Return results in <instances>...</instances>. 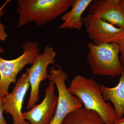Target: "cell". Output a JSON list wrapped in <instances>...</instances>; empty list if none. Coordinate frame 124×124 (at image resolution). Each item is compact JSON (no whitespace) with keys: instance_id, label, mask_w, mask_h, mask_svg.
<instances>
[{"instance_id":"obj_1","label":"cell","mask_w":124,"mask_h":124,"mask_svg":"<svg viewBox=\"0 0 124 124\" xmlns=\"http://www.w3.org/2000/svg\"><path fill=\"white\" fill-rule=\"evenodd\" d=\"M73 2V0H18V27L32 22L38 26L47 24L66 13Z\"/></svg>"},{"instance_id":"obj_2","label":"cell","mask_w":124,"mask_h":124,"mask_svg":"<svg viewBox=\"0 0 124 124\" xmlns=\"http://www.w3.org/2000/svg\"><path fill=\"white\" fill-rule=\"evenodd\" d=\"M68 88L72 94L81 101L85 108L97 112L105 124H112L117 119L114 107L104 100L99 85L93 79L78 75Z\"/></svg>"},{"instance_id":"obj_3","label":"cell","mask_w":124,"mask_h":124,"mask_svg":"<svg viewBox=\"0 0 124 124\" xmlns=\"http://www.w3.org/2000/svg\"><path fill=\"white\" fill-rule=\"evenodd\" d=\"M87 62L93 74L115 77L124 70L120 62L118 44L104 43L99 45L89 42Z\"/></svg>"},{"instance_id":"obj_4","label":"cell","mask_w":124,"mask_h":124,"mask_svg":"<svg viewBox=\"0 0 124 124\" xmlns=\"http://www.w3.org/2000/svg\"><path fill=\"white\" fill-rule=\"evenodd\" d=\"M23 53L17 58L11 60L0 57V96L8 93L11 83H16L18 73L27 64L32 65L39 54V45L36 41H28L23 45Z\"/></svg>"},{"instance_id":"obj_5","label":"cell","mask_w":124,"mask_h":124,"mask_svg":"<svg viewBox=\"0 0 124 124\" xmlns=\"http://www.w3.org/2000/svg\"><path fill=\"white\" fill-rule=\"evenodd\" d=\"M57 69L52 67L49 71L48 79L55 84L57 89L58 102L55 115L50 124H60L69 113L83 106L82 102L77 97L69 92L66 84L68 78L66 72L63 70L59 64Z\"/></svg>"},{"instance_id":"obj_6","label":"cell","mask_w":124,"mask_h":124,"mask_svg":"<svg viewBox=\"0 0 124 124\" xmlns=\"http://www.w3.org/2000/svg\"><path fill=\"white\" fill-rule=\"evenodd\" d=\"M56 55V52L52 47L46 46L44 52L38 54L31 66L26 69V72L29 74V82L31 88L27 107L28 110L35 107L39 100L40 83L48 78L47 68L49 64L55 62Z\"/></svg>"},{"instance_id":"obj_7","label":"cell","mask_w":124,"mask_h":124,"mask_svg":"<svg viewBox=\"0 0 124 124\" xmlns=\"http://www.w3.org/2000/svg\"><path fill=\"white\" fill-rule=\"evenodd\" d=\"M89 38L95 45L119 43L124 35V28L117 27L94 15L88 14L82 18Z\"/></svg>"},{"instance_id":"obj_8","label":"cell","mask_w":124,"mask_h":124,"mask_svg":"<svg viewBox=\"0 0 124 124\" xmlns=\"http://www.w3.org/2000/svg\"><path fill=\"white\" fill-rule=\"evenodd\" d=\"M55 86L54 82L49 81L42 101L28 111L22 112L23 119L28 121L29 124H51L55 115L58 99L55 94Z\"/></svg>"},{"instance_id":"obj_9","label":"cell","mask_w":124,"mask_h":124,"mask_svg":"<svg viewBox=\"0 0 124 124\" xmlns=\"http://www.w3.org/2000/svg\"><path fill=\"white\" fill-rule=\"evenodd\" d=\"M29 79L27 72L23 73L12 92L3 98L4 111L12 116L13 124H29L23 119L22 111L23 102L30 86Z\"/></svg>"},{"instance_id":"obj_10","label":"cell","mask_w":124,"mask_h":124,"mask_svg":"<svg viewBox=\"0 0 124 124\" xmlns=\"http://www.w3.org/2000/svg\"><path fill=\"white\" fill-rule=\"evenodd\" d=\"M88 7V14L124 28V13L120 6L119 0H94Z\"/></svg>"},{"instance_id":"obj_11","label":"cell","mask_w":124,"mask_h":124,"mask_svg":"<svg viewBox=\"0 0 124 124\" xmlns=\"http://www.w3.org/2000/svg\"><path fill=\"white\" fill-rule=\"evenodd\" d=\"M93 0H73L72 8L61 16L63 23L58 27L60 29H76L80 31L83 25L82 15Z\"/></svg>"},{"instance_id":"obj_12","label":"cell","mask_w":124,"mask_h":124,"mask_svg":"<svg viewBox=\"0 0 124 124\" xmlns=\"http://www.w3.org/2000/svg\"><path fill=\"white\" fill-rule=\"evenodd\" d=\"M100 91L104 100L110 101L114 106L117 119L124 114V70L121 75L119 81L116 86L109 88L99 85Z\"/></svg>"},{"instance_id":"obj_13","label":"cell","mask_w":124,"mask_h":124,"mask_svg":"<svg viewBox=\"0 0 124 124\" xmlns=\"http://www.w3.org/2000/svg\"><path fill=\"white\" fill-rule=\"evenodd\" d=\"M60 124H105L96 112L83 107L68 114Z\"/></svg>"},{"instance_id":"obj_14","label":"cell","mask_w":124,"mask_h":124,"mask_svg":"<svg viewBox=\"0 0 124 124\" xmlns=\"http://www.w3.org/2000/svg\"><path fill=\"white\" fill-rule=\"evenodd\" d=\"M10 0H7L1 7H0V41H4L7 38V34L5 29L4 25L1 22V18L4 14V10L5 7L10 2Z\"/></svg>"},{"instance_id":"obj_15","label":"cell","mask_w":124,"mask_h":124,"mask_svg":"<svg viewBox=\"0 0 124 124\" xmlns=\"http://www.w3.org/2000/svg\"><path fill=\"white\" fill-rule=\"evenodd\" d=\"M118 45L119 48L120 62L124 68V35L118 43Z\"/></svg>"},{"instance_id":"obj_16","label":"cell","mask_w":124,"mask_h":124,"mask_svg":"<svg viewBox=\"0 0 124 124\" xmlns=\"http://www.w3.org/2000/svg\"><path fill=\"white\" fill-rule=\"evenodd\" d=\"M3 98L0 96V124H7L3 116V112L4 111L3 102Z\"/></svg>"},{"instance_id":"obj_17","label":"cell","mask_w":124,"mask_h":124,"mask_svg":"<svg viewBox=\"0 0 124 124\" xmlns=\"http://www.w3.org/2000/svg\"><path fill=\"white\" fill-rule=\"evenodd\" d=\"M112 124H124V117L117 119Z\"/></svg>"},{"instance_id":"obj_18","label":"cell","mask_w":124,"mask_h":124,"mask_svg":"<svg viewBox=\"0 0 124 124\" xmlns=\"http://www.w3.org/2000/svg\"><path fill=\"white\" fill-rule=\"evenodd\" d=\"M119 4L124 13V0H119Z\"/></svg>"},{"instance_id":"obj_19","label":"cell","mask_w":124,"mask_h":124,"mask_svg":"<svg viewBox=\"0 0 124 124\" xmlns=\"http://www.w3.org/2000/svg\"><path fill=\"white\" fill-rule=\"evenodd\" d=\"M3 53H4V50L2 48L0 47V54H3Z\"/></svg>"}]
</instances>
